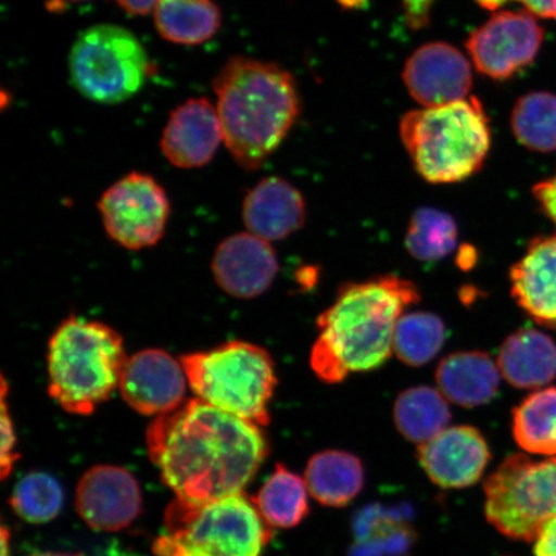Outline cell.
I'll use <instances>...</instances> for the list:
<instances>
[{
	"label": "cell",
	"mask_w": 556,
	"mask_h": 556,
	"mask_svg": "<svg viewBox=\"0 0 556 556\" xmlns=\"http://www.w3.org/2000/svg\"><path fill=\"white\" fill-rule=\"evenodd\" d=\"M261 428L197 397L157 416L146 441L177 500L205 505L239 495L252 482L268 455Z\"/></svg>",
	"instance_id": "obj_1"
},
{
	"label": "cell",
	"mask_w": 556,
	"mask_h": 556,
	"mask_svg": "<svg viewBox=\"0 0 556 556\" xmlns=\"http://www.w3.org/2000/svg\"><path fill=\"white\" fill-rule=\"evenodd\" d=\"M419 302L416 285L394 275L344 285L317 318L313 372L324 382L338 384L351 372L378 370L393 353L401 317Z\"/></svg>",
	"instance_id": "obj_2"
},
{
	"label": "cell",
	"mask_w": 556,
	"mask_h": 556,
	"mask_svg": "<svg viewBox=\"0 0 556 556\" xmlns=\"http://www.w3.org/2000/svg\"><path fill=\"white\" fill-rule=\"evenodd\" d=\"M213 89L227 149L243 169H260L301 114L293 75L270 62L235 55L215 76Z\"/></svg>",
	"instance_id": "obj_3"
},
{
	"label": "cell",
	"mask_w": 556,
	"mask_h": 556,
	"mask_svg": "<svg viewBox=\"0 0 556 556\" xmlns=\"http://www.w3.org/2000/svg\"><path fill=\"white\" fill-rule=\"evenodd\" d=\"M128 356L109 325L68 317L48 343V392L73 415H90L119 389Z\"/></svg>",
	"instance_id": "obj_4"
},
{
	"label": "cell",
	"mask_w": 556,
	"mask_h": 556,
	"mask_svg": "<svg viewBox=\"0 0 556 556\" xmlns=\"http://www.w3.org/2000/svg\"><path fill=\"white\" fill-rule=\"evenodd\" d=\"M400 134L417 173L433 185L475 176L491 148V128L476 97L440 108L409 111Z\"/></svg>",
	"instance_id": "obj_5"
},
{
	"label": "cell",
	"mask_w": 556,
	"mask_h": 556,
	"mask_svg": "<svg viewBox=\"0 0 556 556\" xmlns=\"http://www.w3.org/2000/svg\"><path fill=\"white\" fill-rule=\"evenodd\" d=\"M253 500L239 495L205 505L179 500L165 514V533L154 544L157 556H262L273 539Z\"/></svg>",
	"instance_id": "obj_6"
},
{
	"label": "cell",
	"mask_w": 556,
	"mask_h": 556,
	"mask_svg": "<svg viewBox=\"0 0 556 556\" xmlns=\"http://www.w3.org/2000/svg\"><path fill=\"white\" fill-rule=\"evenodd\" d=\"M187 381L198 399L264 427L277 386L275 363L260 345L229 342L180 357Z\"/></svg>",
	"instance_id": "obj_7"
},
{
	"label": "cell",
	"mask_w": 556,
	"mask_h": 556,
	"mask_svg": "<svg viewBox=\"0 0 556 556\" xmlns=\"http://www.w3.org/2000/svg\"><path fill=\"white\" fill-rule=\"evenodd\" d=\"M73 87L86 99L116 104L134 97L150 74L141 41L125 27L100 24L81 31L68 58Z\"/></svg>",
	"instance_id": "obj_8"
},
{
	"label": "cell",
	"mask_w": 556,
	"mask_h": 556,
	"mask_svg": "<svg viewBox=\"0 0 556 556\" xmlns=\"http://www.w3.org/2000/svg\"><path fill=\"white\" fill-rule=\"evenodd\" d=\"M486 521L503 536L534 542L556 517V456L534 462L525 454L506 457L485 479Z\"/></svg>",
	"instance_id": "obj_9"
},
{
	"label": "cell",
	"mask_w": 556,
	"mask_h": 556,
	"mask_svg": "<svg viewBox=\"0 0 556 556\" xmlns=\"http://www.w3.org/2000/svg\"><path fill=\"white\" fill-rule=\"evenodd\" d=\"M108 235L121 247L156 245L168 224L170 204L162 185L143 173H130L102 194L99 203Z\"/></svg>",
	"instance_id": "obj_10"
},
{
	"label": "cell",
	"mask_w": 556,
	"mask_h": 556,
	"mask_svg": "<svg viewBox=\"0 0 556 556\" xmlns=\"http://www.w3.org/2000/svg\"><path fill=\"white\" fill-rule=\"evenodd\" d=\"M544 37V27L531 12L500 11L471 33L467 50L479 73L507 80L532 64Z\"/></svg>",
	"instance_id": "obj_11"
},
{
	"label": "cell",
	"mask_w": 556,
	"mask_h": 556,
	"mask_svg": "<svg viewBox=\"0 0 556 556\" xmlns=\"http://www.w3.org/2000/svg\"><path fill=\"white\" fill-rule=\"evenodd\" d=\"M417 462L435 485L463 490L481 481L491 462V450L481 430L470 426L444 429L419 444Z\"/></svg>",
	"instance_id": "obj_12"
},
{
	"label": "cell",
	"mask_w": 556,
	"mask_h": 556,
	"mask_svg": "<svg viewBox=\"0 0 556 556\" xmlns=\"http://www.w3.org/2000/svg\"><path fill=\"white\" fill-rule=\"evenodd\" d=\"M187 384L180 359L163 350H143L125 363L119 391L135 412L157 417L184 405Z\"/></svg>",
	"instance_id": "obj_13"
},
{
	"label": "cell",
	"mask_w": 556,
	"mask_h": 556,
	"mask_svg": "<svg viewBox=\"0 0 556 556\" xmlns=\"http://www.w3.org/2000/svg\"><path fill=\"white\" fill-rule=\"evenodd\" d=\"M141 507L136 478L114 465L89 469L76 489V510L94 531L124 530L138 518Z\"/></svg>",
	"instance_id": "obj_14"
},
{
	"label": "cell",
	"mask_w": 556,
	"mask_h": 556,
	"mask_svg": "<svg viewBox=\"0 0 556 556\" xmlns=\"http://www.w3.org/2000/svg\"><path fill=\"white\" fill-rule=\"evenodd\" d=\"M409 94L422 108L467 100L472 87L469 61L454 46L435 41L415 51L403 68Z\"/></svg>",
	"instance_id": "obj_15"
},
{
	"label": "cell",
	"mask_w": 556,
	"mask_h": 556,
	"mask_svg": "<svg viewBox=\"0 0 556 556\" xmlns=\"http://www.w3.org/2000/svg\"><path fill=\"white\" fill-rule=\"evenodd\" d=\"M222 142L225 134L217 108L206 99H192L173 111L160 146L174 166L193 169L211 163Z\"/></svg>",
	"instance_id": "obj_16"
},
{
	"label": "cell",
	"mask_w": 556,
	"mask_h": 556,
	"mask_svg": "<svg viewBox=\"0 0 556 556\" xmlns=\"http://www.w3.org/2000/svg\"><path fill=\"white\" fill-rule=\"evenodd\" d=\"M212 268L215 281L227 294L252 299L273 285L278 261L268 241L245 232L233 235L220 243Z\"/></svg>",
	"instance_id": "obj_17"
},
{
	"label": "cell",
	"mask_w": 556,
	"mask_h": 556,
	"mask_svg": "<svg viewBox=\"0 0 556 556\" xmlns=\"http://www.w3.org/2000/svg\"><path fill=\"white\" fill-rule=\"evenodd\" d=\"M511 295L534 321L556 329V235L536 238L510 269Z\"/></svg>",
	"instance_id": "obj_18"
},
{
	"label": "cell",
	"mask_w": 556,
	"mask_h": 556,
	"mask_svg": "<svg viewBox=\"0 0 556 556\" xmlns=\"http://www.w3.org/2000/svg\"><path fill=\"white\" fill-rule=\"evenodd\" d=\"M242 217L248 231L268 242L289 238L304 226L302 193L288 180L269 177L250 190L243 201Z\"/></svg>",
	"instance_id": "obj_19"
},
{
	"label": "cell",
	"mask_w": 556,
	"mask_h": 556,
	"mask_svg": "<svg viewBox=\"0 0 556 556\" xmlns=\"http://www.w3.org/2000/svg\"><path fill=\"white\" fill-rule=\"evenodd\" d=\"M502 372L489 354L456 352L443 358L435 371L437 387L448 402L465 408L486 405L495 400Z\"/></svg>",
	"instance_id": "obj_20"
},
{
	"label": "cell",
	"mask_w": 556,
	"mask_h": 556,
	"mask_svg": "<svg viewBox=\"0 0 556 556\" xmlns=\"http://www.w3.org/2000/svg\"><path fill=\"white\" fill-rule=\"evenodd\" d=\"M497 365L514 388L545 387L556 378V344L545 332L520 329L506 338Z\"/></svg>",
	"instance_id": "obj_21"
},
{
	"label": "cell",
	"mask_w": 556,
	"mask_h": 556,
	"mask_svg": "<svg viewBox=\"0 0 556 556\" xmlns=\"http://www.w3.org/2000/svg\"><path fill=\"white\" fill-rule=\"evenodd\" d=\"M304 479L318 504L340 509L364 490L366 471L361 458L351 452L326 450L309 458Z\"/></svg>",
	"instance_id": "obj_22"
},
{
	"label": "cell",
	"mask_w": 556,
	"mask_h": 556,
	"mask_svg": "<svg viewBox=\"0 0 556 556\" xmlns=\"http://www.w3.org/2000/svg\"><path fill=\"white\" fill-rule=\"evenodd\" d=\"M154 11L159 34L176 45H203L217 34L222 23L213 0H159Z\"/></svg>",
	"instance_id": "obj_23"
},
{
	"label": "cell",
	"mask_w": 556,
	"mask_h": 556,
	"mask_svg": "<svg viewBox=\"0 0 556 556\" xmlns=\"http://www.w3.org/2000/svg\"><path fill=\"white\" fill-rule=\"evenodd\" d=\"M447 402L440 389L409 388L394 402L395 427L408 442L426 443L450 427L452 416Z\"/></svg>",
	"instance_id": "obj_24"
},
{
	"label": "cell",
	"mask_w": 556,
	"mask_h": 556,
	"mask_svg": "<svg viewBox=\"0 0 556 556\" xmlns=\"http://www.w3.org/2000/svg\"><path fill=\"white\" fill-rule=\"evenodd\" d=\"M308 493L304 478L277 464L253 502L269 527L289 530L308 517Z\"/></svg>",
	"instance_id": "obj_25"
},
{
	"label": "cell",
	"mask_w": 556,
	"mask_h": 556,
	"mask_svg": "<svg viewBox=\"0 0 556 556\" xmlns=\"http://www.w3.org/2000/svg\"><path fill=\"white\" fill-rule=\"evenodd\" d=\"M511 433L527 454L556 456V387L527 395L513 409Z\"/></svg>",
	"instance_id": "obj_26"
},
{
	"label": "cell",
	"mask_w": 556,
	"mask_h": 556,
	"mask_svg": "<svg viewBox=\"0 0 556 556\" xmlns=\"http://www.w3.org/2000/svg\"><path fill=\"white\" fill-rule=\"evenodd\" d=\"M510 123L514 136L526 149L540 154L556 151V94L531 92L520 97Z\"/></svg>",
	"instance_id": "obj_27"
},
{
	"label": "cell",
	"mask_w": 556,
	"mask_h": 556,
	"mask_svg": "<svg viewBox=\"0 0 556 556\" xmlns=\"http://www.w3.org/2000/svg\"><path fill=\"white\" fill-rule=\"evenodd\" d=\"M458 228L452 215L435 207H419L409 219L405 245L420 262L446 258L457 245Z\"/></svg>",
	"instance_id": "obj_28"
},
{
	"label": "cell",
	"mask_w": 556,
	"mask_h": 556,
	"mask_svg": "<svg viewBox=\"0 0 556 556\" xmlns=\"http://www.w3.org/2000/svg\"><path fill=\"white\" fill-rule=\"evenodd\" d=\"M446 332V325L433 313H405L395 328L393 352L408 366L427 365L441 352Z\"/></svg>",
	"instance_id": "obj_29"
},
{
	"label": "cell",
	"mask_w": 556,
	"mask_h": 556,
	"mask_svg": "<svg viewBox=\"0 0 556 556\" xmlns=\"http://www.w3.org/2000/svg\"><path fill=\"white\" fill-rule=\"evenodd\" d=\"M64 500V490L52 476L30 472L16 484L10 504L20 518L43 525L59 516Z\"/></svg>",
	"instance_id": "obj_30"
},
{
	"label": "cell",
	"mask_w": 556,
	"mask_h": 556,
	"mask_svg": "<svg viewBox=\"0 0 556 556\" xmlns=\"http://www.w3.org/2000/svg\"><path fill=\"white\" fill-rule=\"evenodd\" d=\"M2 448H0V477L5 479L11 475L13 467L20 458L16 446V432L13 427L12 417L10 416L9 408H7L5 394H7V382L2 381Z\"/></svg>",
	"instance_id": "obj_31"
},
{
	"label": "cell",
	"mask_w": 556,
	"mask_h": 556,
	"mask_svg": "<svg viewBox=\"0 0 556 556\" xmlns=\"http://www.w3.org/2000/svg\"><path fill=\"white\" fill-rule=\"evenodd\" d=\"M484 10L498 11L503 5L517 2L523 4L528 12L542 18L556 21V0H476Z\"/></svg>",
	"instance_id": "obj_32"
},
{
	"label": "cell",
	"mask_w": 556,
	"mask_h": 556,
	"mask_svg": "<svg viewBox=\"0 0 556 556\" xmlns=\"http://www.w3.org/2000/svg\"><path fill=\"white\" fill-rule=\"evenodd\" d=\"M533 197L538 200L542 212L556 226V173L552 178L534 185Z\"/></svg>",
	"instance_id": "obj_33"
},
{
	"label": "cell",
	"mask_w": 556,
	"mask_h": 556,
	"mask_svg": "<svg viewBox=\"0 0 556 556\" xmlns=\"http://www.w3.org/2000/svg\"><path fill=\"white\" fill-rule=\"evenodd\" d=\"M434 0H402L406 21L413 30H420L429 24Z\"/></svg>",
	"instance_id": "obj_34"
},
{
	"label": "cell",
	"mask_w": 556,
	"mask_h": 556,
	"mask_svg": "<svg viewBox=\"0 0 556 556\" xmlns=\"http://www.w3.org/2000/svg\"><path fill=\"white\" fill-rule=\"evenodd\" d=\"M533 553L536 556H556V517L542 526L534 540Z\"/></svg>",
	"instance_id": "obj_35"
},
{
	"label": "cell",
	"mask_w": 556,
	"mask_h": 556,
	"mask_svg": "<svg viewBox=\"0 0 556 556\" xmlns=\"http://www.w3.org/2000/svg\"><path fill=\"white\" fill-rule=\"evenodd\" d=\"M83 556H142L131 548L124 546L119 541L109 540L102 542V544L96 545L89 548V552L83 554Z\"/></svg>",
	"instance_id": "obj_36"
},
{
	"label": "cell",
	"mask_w": 556,
	"mask_h": 556,
	"mask_svg": "<svg viewBox=\"0 0 556 556\" xmlns=\"http://www.w3.org/2000/svg\"><path fill=\"white\" fill-rule=\"evenodd\" d=\"M124 11L131 15H148L152 10L156 9L159 0H115Z\"/></svg>",
	"instance_id": "obj_37"
},
{
	"label": "cell",
	"mask_w": 556,
	"mask_h": 556,
	"mask_svg": "<svg viewBox=\"0 0 556 556\" xmlns=\"http://www.w3.org/2000/svg\"><path fill=\"white\" fill-rule=\"evenodd\" d=\"M458 262H460V267L470 268L475 266V261L477 260L475 249L465 248L462 250L460 254L457 256Z\"/></svg>",
	"instance_id": "obj_38"
},
{
	"label": "cell",
	"mask_w": 556,
	"mask_h": 556,
	"mask_svg": "<svg viewBox=\"0 0 556 556\" xmlns=\"http://www.w3.org/2000/svg\"><path fill=\"white\" fill-rule=\"evenodd\" d=\"M10 539L9 528L2 526V556H10Z\"/></svg>",
	"instance_id": "obj_39"
},
{
	"label": "cell",
	"mask_w": 556,
	"mask_h": 556,
	"mask_svg": "<svg viewBox=\"0 0 556 556\" xmlns=\"http://www.w3.org/2000/svg\"><path fill=\"white\" fill-rule=\"evenodd\" d=\"M81 2H87V0H53V3H59L60 7L64 5V4H73V3H81Z\"/></svg>",
	"instance_id": "obj_40"
},
{
	"label": "cell",
	"mask_w": 556,
	"mask_h": 556,
	"mask_svg": "<svg viewBox=\"0 0 556 556\" xmlns=\"http://www.w3.org/2000/svg\"><path fill=\"white\" fill-rule=\"evenodd\" d=\"M33 556H83V555H73L66 553H41Z\"/></svg>",
	"instance_id": "obj_41"
},
{
	"label": "cell",
	"mask_w": 556,
	"mask_h": 556,
	"mask_svg": "<svg viewBox=\"0 0 556 556\" xmlns=\"http://www.w3.org/2000/svg\"><path fill=\"white\" fill-rule=\"evenodd\" d=\"M339 2L348 7H354L359 3V0H339Z\"/></svg>",
	"instance_id": "obj_42"
}]
</instances>
